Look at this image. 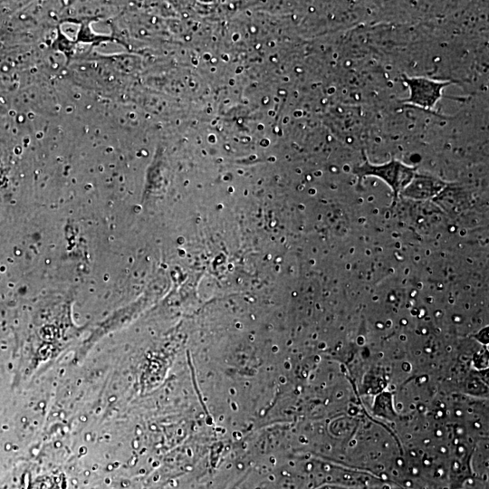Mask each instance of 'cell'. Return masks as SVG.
<instances>
[{"instance_id": "1", "label": "cell", "mask_w": 489, "mask_h": 489, "mask_svg": "<svg viewBox=\"0 0 489 489\" xmlns=\"http://www.w3.org/2000/svg\"><path fill=\"white\" fill-rule=\"evenodd\" d=\"M416 172V167L407 165L396 158H391L381 164H373L365 159L364 162L352 169V173L358 177L360 183L367 177H374L382 180L391 189L395 199L408 185Z\"/></svg>"}, {"instance_id": "2", "label": "cell", "mask_w": 489, "mask_h": 489, "mask_svg": "<svg viewBox=\"0 0 489 489\" xmlns=\"http://www.w3.org/2000/svg\"><path fill=\"white\" fill-rule=\"evenodd\" d=\"M402 81L408 89V97L404 102L432 110L443 96V91L452 82L436 81L427 77H409L402 75Z\"/></svg>"}, {"instance_id": "3", "label": "cell", "mask_w": 489, "mask_h": 489, "mask_svg": "<svg viewBox=\"0 0 489 489\" xmlns=\"http://www.w3.org/2000/svg\"><path fill=\"white\" fill-rule=\"evenodd\" d=\"M447 185L436 176L417 171L399 197L417 201L429 200L436 197Z\"/></svg>"}]
</instances>
